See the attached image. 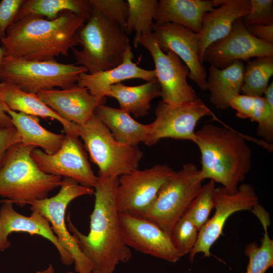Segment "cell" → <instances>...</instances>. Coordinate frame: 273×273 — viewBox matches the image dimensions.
<instances>
[{
	"label": "cell",
	"mask_w": 273,
	"mask_h": 273,
	"mask_svg": "<svg viewBox=\"0 0 273 273\" xmlns=\"http://www.w3.org/2000/svg\"><path fill=\"white\" fill-rule=\"evenodd\" d=\"M83 66L64 64L56 60L37 61L5 57L0 70V81L11 83L33 94L40 90L71 87L80 75L87 72Z\"/></svg>",
	"instance_id": "cell-8"
},
{
	"label": "cell",
	"mask_w": 273,
	"mask_h": 273,
	"mask_svg": "<svg viewBox=\"0 0 273 273\" xmlns=\"http://www.w3.org/2000/svg\"><path fill=\"white\" fill-rule=\"evenodd\" d=\"M174 171L166 164H158L119 176L115 191L119 212L141 216L152 205L162 185Z\"/></svg>",
	"instance_id": "cell-10"
},
{
	"label": "cell",
	"mask_w": 273,
	"mask_h": 273,
	"mask_svg": "<svg viewBox=\"0 0 273 273\" xmlns=\"http://www.w3.org/2000/svg\"><path fill=\"white\" fill-rule=\"evenodd\" d=\"M0 102L14 111L56 120L62 125L65 133L73 132L77 134L76 124L62 118L44 104L36 94L25 92L11 83L1 82Z\"/></svg>",
	"instance_id": "cell-25"
},
{
	"label": "cell",
	"mask_w": 273,
	"mask_h": 273,
	"mask_svg": "<svg viewBox=\"0 0 273 273\" xmlns=\"http://www.w3.org/2000/svg\"><path fill=\"white\" fill-rule=\"evenodd\" d=\"M86 22L65 11L53 20L27 15L14 22L1 40L6 57L30 61L56 60L78 44L77 33Z\"/></svg>",
	"instance_id": "cell-2"
},
{
	"label": "cell",
	"mask_w": 273,
	"mask_h": 273,
	"mask_svg": "<svg viewBox=\"0 0 273 273\" xmlns=\"http://www.w3.org/2000/svg\"><path fill=\"white\" fill-rule=\"evenodd\" d=\"M264 56H273V44L253 36L244 26L242 19H239L227 35L206 49L203 61L223 69L237 60L248 61L252 58Z\"/></svg>",
	"instance_id": "cell-15"
},
{
	"label": "cell",
	"mask_w": 273,
	"mask_h": 273,
	"mask_svg": "<svg viewBox=\"0 0 273 273\" xmlns=\"http://www.w3.org/2000/svg\"><path fill=\"white\" fill-rule=\"evenodd\" d=\"M203 180L195 164H185L165 180L152 205L141 216L155 223L170 236L174 226L201 190Z\"/></svg>",
	"instance_id": "cell-7"
},
{
	"label": "cell",
	"mask_w": 273,
	"mask_h": 273,
	"mask_svg": "<svg viewBox=\"0 0 273 273\" xmlns=\"http://www.w3.org/2000/svg\"><path fill=\"white\" fill-rule=\"evenodd\" d=\"M133 54L130 48L122 63L112 69L94 73H82L77 84L86 88L99 100L105 102L110 87L122 81L140 79L147 81L157 79L155 70L144 69L132 61Z\"/></svg>",
	"instance_id": "cell-21"
},
{
	"label": "cell",
	"mask_w": 273,
	"mask_h": 273,
	"mask_svg": "<svg viewBox=\"0 0 273 273\" xmlns=\"http://www.w3.org/2000/svg\"><path fill=\"white\" fill-rule=\"evenodd\" d=\"M93 8L89 19L79 29L77 37L81 49L72 48L77 64L89 73L106 71L121 64L131 48L125 30Z\"/></svg>",
	"instance_id": "cell-4"
},
{
	"label": "cell",
	"mask_w": 273,
	"mask_h": 273,
	"mask_svg": "<svg viewBox=\"0 0 273 273\" xmlns=\"http://www.w3.org/2000/svg\"><path fill=\"white\" fill-rule=\"evenodd\" d=\"M119 221L123 239L130 248L171 263L181 257L170 236L153 221L121 213Z\"/></svg>",
	"instance_id": "cell-17"
},
{
	"label": "cell",
	"mask_w": 273,
	"mask_h": 273,
	"mask_svg": "<svg viewBox=\"0 0 273 273\" xmlns=\"http://www.w3.org/2000/svg\"><path fill=\"white\" fill-rule=\"evenodd\" d=\"M94 194V188L83 186L75 180L66 177L62 179L60 191L56 195L29 203L32 211L38 212L49 221L60 244L72 257L76 273H92L93 266L67 229L65 213L72 200Z\"/></svg>",
	"instance_id": "cell-9"
},
{
	"label": "cell",
	"mask_w": 273,
	"mask_h": 273,
	"mask_svg": "<svg viewBox=\"0 0 273 273\" xmlns=\"http://www.w3.org/2000/svg\"><path fill=\"white\" fill-rule=\"evenodd\" d=\"M98 177L90 215L89 232L81 233L67 216V227L79 248L93 266L92 273H113L120 263L132 257L123 239L115 201L118 177Z\"/></svg>",
	"instance_id": "cell-1"
},
{
	"label": "cell",
	"mask_w": 273,
	"mask_h": 273,
	"mask_svg": "<svg viewBox=\"0 0 273 273\" xmlns=\"http://www.w3.org/2000/svg\"><path fill=\"white\" fill-rule=\"evenodd\" d=\"M249 32L257 38L273 44V24L253 25L246 27Z\"/></svg>",
	"instance_id": "cell-39"
},
{
	"label": "cell",
	"mask_w": 273,
	"mask_h": 273,
	"mask_svg": "<svg viewBox=\"0 0 273 273\" xmlns=\"http://www.w3.org/2000/svg\"><path fill=\"white\" fill-rule=\"evenodd\" d=\"M229 105L238 117L257 123V134L264 142L270 144L273 141V106L264 97L239 95L230 100Z\"/></svg>",
	"instance_id": "cell-28"
},
{
	"label": "cell",
	"mask_w": 273,
	"mask_h": 273,
	"mask_svg": "<svg viewBox=\"0 0 273 273\" xmlns=\"http://www.w3.org/2000/svg\"><path fill=\"white\" fill-rule=\"evenodd\" d=\"M273 74V56L254 58L245 67L241 92L243 95L263 97Z\"/></svg>",
	"instance_id": "cell-32"
},
{
	"label": "cell",
	"mask_w": 273,
	"mask_h": 273,
	"mask_svg": "<svg viewBox=\"0 0 273 273\" xmlns=\"http://www.w3.org/2000/svg\"><path fill=\"white\" fill-rule=\"evenodd\" d=\"M8 107L4 103L0 102V127H9L14 126L10 116L7 113Z\"/></svg>",
	"instance_id": "cell-40"
},
{
	"label": "cell",
	"mask_w": 273,
	"mask_h": 273,
	"mask_svg": "<svg viewBox=\"0 0 273 273\" xmlns=\"http://www.w3.org/2000/svg\"><path fill=\"white\" fill-rule=\"evenodd\" d=\"M78 138L74 132H66L61 147L56 153L48 154L35 148L30 155L42 172L70 178L83 186L94 188L98 177L92 169L84 146Z\"/></svg>",
	"instance_id": "cell-12"
},
{
	"label": "cell",
	"mask_w": 273,
	"mask_h": 273,
	"mask_svg": "<svg viewBox=\"0 0 273 273\" xmlns=\"http://www.w3.org/2000/svg\"><path fill=\"white\" fill-rule=\"evenodd\" d=\"M215 182L212 180L203 185L184 214L199 231L208 221L211 210L215 207Z\"/></svg>",
	"instance_id": "cell-33"
},
{
	"label": "cell",
	"mask_w": 273,
	"mask_h": 273,
	"mask_svg": "<svg viewBox=\"0 0 273 273\" xmlns=\"http://www.w3.org/2000/svg\"><path fill=\"white\" fill-rule=\"evenodd\" d=\"M214 8L205 13L201 22L199 59L206 49L213 42L223 38L231 30L235 22L249 12L250 0H213Z\"/></svg>",
	"instance_id": "cell-20"
},
{
	"label": "cell",
	"mask_w": 273,
	"mask_h": 273,
	"mask_svg": "<svg viewBox=\"0 0 273 273\" xmlns=\"http://www.w3.org/2000/svg\"><path fill=\"white\" fill-rule=\"evenodd\" d=\"M160 95L161 88L156 79L136 86L117 83L110 87L107 97L116 99L120 109L139 117L148 114L151 102Z\"/></svg>",
	"instance_id": "cell-27"
},
{
	"label": "cell",
	"mask_w": 273,
	"mask_h": 273,
	"mask_svg": "<svg viewBox=\"0 0 273 273\" xmlns=\"http://www.w3.org/2000/svg\"><path fill=\"white\" fill-rule=\"evenodd\" d=\"M193 143L201 153V178L235 193L251 168L252 151L245 136L231 128L206 124L195 131Z\"/></svg>",
	"instance_id": "cell-3"
},
{
	"label": "cell",
	"mask_w": 273,
	"mask_h": 273,
	"mask_svg": "<svg viewBox=\"0 0 273 273\" xmlns=\"http://www.w3.org/2000/svg\"><path fill=\"white\" fill-rule=\"evenodd\" d=\"M1 202L0 208V251L10 247L8 236L13 232H22L31 236L38 235L50 241L57 248L62 263L66 265L74 263L72 257L60 244L49 221L36 211L30 216L23 215L13 208V203L6 199Z\"/></svg>",
	"instance_id": "cell-18"
},
{
	"label": "cell",
	"mask_w": 273,
	"mask_h": 273,
	"mask_svg": "<svg viewBox=\"0 0 273 273\" xmlns=\"http://www.w3.org/2000/svg\"><path fill=\"white\" fill-rule=\"evenodd\" d=\"M36 94L62 118L76 125L85 123L98 106L105 103L77 84L65 89L40 90Z\"/></svg>",
	"instance_id": "cell-19"
},
{
	"label": "cell",
	"mask_w": 273,
	"mask_h": 273,
	"mask_svg": "<svg viewBox=\"0 0 273 273\" xmlns=\"http://www.w3.org/2000/svg\"><path fill=\"white\" fill-rule=\"evenodd\" d=\"M6 57V52L3 47H0V70H1L4 59Z\"/></svg>",
	"instance_id": "cell-42"
},
{
	"label": "cell",
	"mask_w": 273,
	"mask_h": 273,
	"mask_svg": "<svg viewBox=\"0 0 273 273\" xmlns=\"http://www.w3.org/2000/svg\"><path fill=\"white\" fill-rule=\"evenodd\" d=\"M91 160L99 168L98 177H119L138 169L143 153L137 147L121 144L95 113L84 124H76Z\"/></svg>",
	"instance_id": "cell-6"
},
{
	"label": "cell",
	"mask_w": 273,
	"mask_h": 273,
	"mask_svg": "<svg viewBox=\"0 0 273 273\" xmlns=\"http://www.w3.org/2000/svg\"><path fill=\"white\" fill-rule=\"evenodd\" d=\"M20 143V139L14 126L0 127V168L3 166L10 148Z\"/></svg>",
	"instance_id": "cell-38"
},
{
	"label": "cell",
	"mask_w": 273,
	"mask_h": 273,
	"mask_svg": "<svg viewBox=\"0 0 273 273\" xmlns=\"http://www.w3.org/2000/svg\"><path fill=\"white\" fill-rule=\"evenodd\" d=\"M152 33L160 49L175 53L189 68V78L202 90H207L206 70L199 59V33L173 23H154Z\"/></svg>",
	"instance_id": "cell-16"
},
{
	"label": "cell",
	"mask_w": 273,
	"mask_h": 273,
	"mask_svg": "<svg viewBox=\"0 0 273 273\" xmlns=\"http://www.w3.org/2000/svg\"><path fill=\"white\" fill-rule=\"evenodd\" d=\"M257 204L258 197L251 185L241 184L234 193L222 187L216 188L215 213L200 230L197 242L189 253L190 260L192 261L195 255L200 252H202L205 257L210 256V249L223 234L228 218L237 211H251Z\"/></svg>",
	"instance_id": "cell-14"
},
{
	"label": "cell",
	"mask_w": 273,
	"mask_h": 273,
	"mask_svg": "<svg viewBox=\"0 0 273 273\" xmlns=\"http://www.w3.org/2000/svg\"><path fill=\"white\" fill-rule=\"evenodd\" d=\"M25 0H2L0 2V41L9 27L15 22Z\"/></svg>",
	"instance_id": "cell-37"
},
{
	"label": "cell",
	"mask_w": 273,
	"mask_h": 273,
	"mask_svg": "<svg viewBox=\"0 0 273 273\" xmlns=\"http://www.w3.org/2000/svg\"><path fill=\"white\" fill-rule=\"evenodd\" d=\"M129 11L125 27L126 34L135 32L133 46L138 47V41L143 34L152 32V26L158 4L157 0H127Z\"/></svg>",
	"instance_id": "cell-31"
},
{
	"label": "cell",
	"mask_w": 273,
	"mask_h": 273,
	"mask_svg": "<svg viewBox=\"0 0 273 273\" xmlns=\"http://www.w3.org/2000/svg\"><path fill=\"white\" fill-rule=\"evenodd\" d=\"M36 147L21 143L14 145L0 168V197L23 207L48 197L60 187L62 177L42 172L30 153Z\"/></svg>",
	"instance_id": "cell-5"
},
{
	"label": "cell",
	"mask_w": 273,
	"mask_h": 273,
	"mask_svg": "<svg viewBox=\"0 0 273 273\" xmlns=\"http://www.w3.org/2000/svg\"><path fill=\"white\" fill-rule=\"evenodd\" d=\"M251 211L259 219L264 234L260 246L256 242H252L248 244L245 249V253L249 258L246 273H265L273 266V241L270 238L267 231L270 219L267 212L259 203Z\"/></svg>",
	"instance_id": "cell-30"
},
{
	"label": "cell",
	"mask_w": 273,
	"mask_h": 273,
	"mask_svg": "<svg viewBox=\"0 0 273 273\" xmlns=\"http://www.w3.org/2000/svg\"><path fill=\"white\" fill-rule=\"evenodd\" d=\"M214 8L213 0H160L154 23H173L199 33L204 14Z\"/></svg>",
	"instance_id": "cell-22"
},
{
	"label": "cell",
	"mask_w": 273,
	"mask_h": 273,
	"mask_svg": "<svg viewBox=\"0 0 273 273\" xmlns=\"http://www.w3.org/2000/svg\"><path fill=\"white\" fill-rule=\"evenodd\" d=\"M199 232L198 228L185 214L176 223L170 237L181 257L192 251L197 242Z\"/></svg>",
	"instance_id": "cell-34"
},
{
	"label": "cell",
	"mask_w": 273,
	"mask_h": 273,
	"mask_svg": "<svg viewBox=\"0 0 273 273\" xmlns=\"http://www.w3.org/2000/svg\"><path fill=\"white\" fill-rule=\"evenodd\" d=\"M92 7L103 13L107 18L118 24L124 30L128 15L127 1L89 0Z\"/></svg>",
	"instance_id": "cell-35"
},
{
	"label": "cell",
	"mask_w": 273,
	"mask_h": 273,
	"mask_svg": "<svg viewBox=\"0 0 273 273\" xmlns=\"http://www.w3.org/2000/svg\"><path fill=\"white\" fill-rule=\"evenodd\" d=\"M150 54L154 61L157 79L161 88L162 101L180 104L194 101L199 98L187 81L188 67L173 52L162 51L152 32L143 34L138 41Z\"/></svg>",
	"instance_id": "cell-11"
},
{
	"label": "cell",
	"mask_w": 273,
	"mask_h": 273,
	"mask_svg": "<svg viewBox=\"0 0 273 273\" xmlns=\"http://www.w3.org/2000/svg\"><path fill=\"white\" fill-rule=\"evenodd\" d=\"M6 112L17 130L20 143L39 147L48 154L56 153L61 147L65 135L54 133L44 128L39 124L38 117L14 111L8 107Z\"/></svg>",
	"instance_id": "cell-26"
},
{
	"label": "cell",
	"mask_w": 273,
	"mask_h": 273,
	"mask_svg": "<svg viewBox=\"0 0 273 273\" xmlns=\"http://www.w3.org/2000/svg\"><path fill=\"white\" fill-rule=\"evenodd\" d=\"M92 10L89 0H25L15 22L27 15H37L53 20L65 11L77 14L87 21Z\"/></svg>",
	"instance_id": "cell-29"
},
{
	"label": "cell",
	"mask_w": 273,
	"mask_h": 273,
	"mask_svg": "<svg viewBox=\"0 0 273 273\" xmlns=\"http://www.w3.org/2000/svg\"><path fill=\"white\" fill-rule=\"evenodd\" d=\"M250 8L244 17V26L273 24V1L250 0Z\"/></svg>",
	"instance_id": "cell-36"
},
{
	"label": "cell",
	"mask_w": 273,
	"mask_h": 273,
	"mask_svg": "<svg viewBox=\"0 0 273 273\" xmlns=\"http://www.w3.org/2000/svg\"><path fill=\"white\" fill-rule=\"evenodd\" d=\"M36 273H56L55 269L52 264H49L47 268L43 270H38ZM65 273H74L73 271H67Z\"/></svg>",
	"instance_id": "cell-41"
},
{
	"label": "cell",
	"mask_w": 273,
	"mask_h": 273,
	"mask_svg": "<svg viewBox=\"0 0 273 273\" xmlns=\"http://www.w3.org/2000/svg\"><path fill=\"white\" fill-rule=\"evenodd\" d=\"M95 113L121 144L137 147L141 143H145L148 138L150 124L138 122L120 109L101 104Z\"/></svg>",
	"instance_id": "cell-24"
},
{
	"label": "cell",
	"mask_w": 273,
	"mask_h": 273,
	"mask_svg": "<svg viewBox=\"0 0 273 273\" xmlns=\"http://www.w3.org/2000/svg\"><path fill=\"white\" fill-rule=\"evenodd\" d=\"M245 66L237 60L223 69L210 65L206 79L207 89L210 92L209 102L217 109L226 110L234 97L240 95L243 83Z\"/></svg>",
	"instance_id": "cell-23"
},
{
	"label": "cell",
	"mask_w": 273,
	"mask_h": 273,
	"mask_svg": "<svg viewBox=\"0 0 273 273\" xmlns=\"http://www.w3.org/2000/svg\"><path fill=\"white\" fill-rule=\"evenodd\" d=\"M156 118L150 123L149 135L145 144L150 146L164 138L194 142L195 129L202 117L215 114L200 99L189 103L170 104L158 103Z\"/></svg>",
	"instance_id": "cell-13"
}]
</instances>
